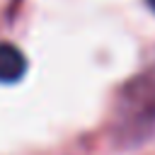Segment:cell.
I'll return each mask as SVG.
<instances>
[{"label":"cell","instance_id":"cell-1","mask_svg":"<svg viewBox=\"0 0 155 155\" xmlns=\"http://www.w3.org/2000/svg\"><path fill=\"white\" fill-rule=\"evenodd\" d=\"M155 128V63L133 75L119 92L111 133L121 145L145 140Z\"/></svg>","mask_w":155,"mask_h":155},{"label":"cell","instance_id":"cell-2","mask_svg":"<svg viewBox=\"0 0 155 155\" xmlns=\"http://www.w3.org/2000/svg\"><path fill=\"white\" fill-rule=\"evenodd\" d=\"M27 73V58L15 44H0V82H19L22 75Z\"/></svg>","mask_w":155,"mask_h":155},{"label":"cell","instance_id":"cell-3","mask_svg":"<svg viewBox=\"0 0 155 155\" xmlns=\"http://www.w3.org/2000/svg\"><path fill=\"white\" fill-rule=\"evenodd\" d=\"M145 2H148V5H150V10L155 12V0H145Z\"/></svg>","mask_w":155,"mask_h":155}]
</instances>
